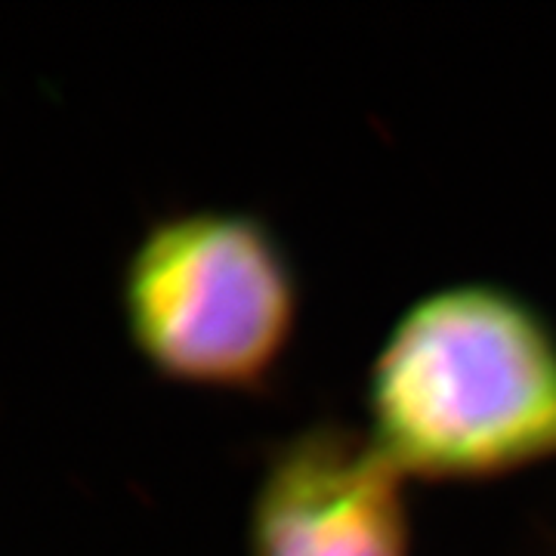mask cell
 Masks as SVG:
<instances>
[{
	"label": "cell",
	"mask_w": 556,
	"mask_h": 556,
	"mask_svg": "<svg viewBox=\"0 0 556 556\" xmlns=\"http://www.w3.org/2000/svg\"><path fill=\"white\" fill-rule=\"evenodd\" d=\"M368 437L405 479L495 482L556 460V325L495 278L415 298L365 371Z\"/></svg>",
	"instance_id": "cell-1"
},
{
	"label": "cell",
	"mask_w": 556,
	"mask_h": 556,
	"mask_svg": "<svg viewBox=\"0 0 556 556\" xmlns=\"http://www.w3.org/2000/svg\"><path fill=\"white\" fill-rule=\"evenodd\" d=\"M298 263L278 229L244 207L155 219L124 263L121 313L137 356L179 387L266 396L300 328Z\"/></svg>",
	"instance_id": "cell-2"
},
{
	"label": "cell",
	"mask_w": 556,
	"mask_h": 556,
	"mask_svg": "<svg viewBox=\"0 0 556 556\" xmlns=\"http://www.w3.org/2000/svg\"><path fill=\"white\" fill-rule=\"evenodd\" d=\"M405 477L365 427L309 420L276 439L244 519V556H412Z\"/></svg>",
	"instance_id": "cell-3"
},
{
	"label": "cell",
	"mask_w": 556,
	"mask_h": 556,
	"mask_svg": "<svg viewBox=\"0 0 556 556\" xmlns=\"http://www.w3.org/2000/svg\"><path fill=\"white\" fill-rule=\"evenodd\" d=\"M538 556H556V529H551V535L544 538V544H541V554Z\"/></svg>",
	"instance_id": "cell-4"
}]
</instances>
